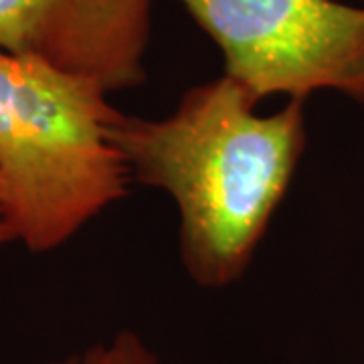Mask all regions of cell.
I'll return each mask as SVG.
<instances>
[{"label":"cell","mask_w":364,"mask_h":364,"mask_svg":"<svg viewBox=\"0 0 364 364\" xmlns=\"http://www.w3.org/2000/svg\"><path fill=\"white\" fill-rule=\"evenodd\" d=\"M221 75L160 119L117 114L109 140L132 181L160 188L181 215V257L200 287L239 282L286 198L308 142L306 102L273 114Z\"/></svg>","instance_id":"obj_1"},{"label":"cell","mask_w":364,"mask_h":364,"mask_svg":"<svg viewBox=\"0 0 364 364\" xmlns=\"http://www.w3.org/2000/svg\"><path fill=\"white\" fill-rule=\"evenodd\" d=\"M107 91L0 49V195L14 243L47 253L128 195Z\"/></svg>","instance_id":"obj_2"},{"label":"cell","mask_w":364,"mask_h":364,"mask_svg":"<svg viewBox=\"0 0 364 364\" xmlns=\"http://www.w3.org/2000/svg\"><path fill=\"white\" fill-rule=\"evenodd\" d=\"M257 100L338 91L364 105V6L348 0H176Z\"/></svg>","instance_id":"obj_3"},{"label":"cell","mask_w":364,"mask_h":364,"mask_svg":"<svg viewBox=\"0 0 364 364\" xmlns=\"http://www.w3.org/2000/svg\"><path fill=\"white\" fill-rule=\"evenodd\" d=\"M150 35L152 0H0V49L107 93L146 81Z\"/></svg>","instance_id":"obj_4"},{"label":"cell","mask_w":364,"mask_h":364,"mask_svg":"<svg viewBox=\"0 0 364 364\" xmlns=\"http://www.w3.org/2000/svg\"><path fill=\"white\" fill-rule=\"evenodd\" d=\"M35 364H164L144 338L132 330H119L109 340L93 344L81 354H69Z\"/></svg>","instance_id":"obj_5"},{"label":"cell","mask_w":364,"mask_h":364,"mask_svg":"<svg viewBox=\"0 0 364 364\" xmlns=\"http://www.w3.org/2000/svg\"><path fill=\"white\" fill-rule=\"evenodd\" d=\"M6 243H14V233L11 221H9V215H6V208H4V200L0 195V247Z\"/></svg>","instance_id":"obj_6"}]
</instances>
